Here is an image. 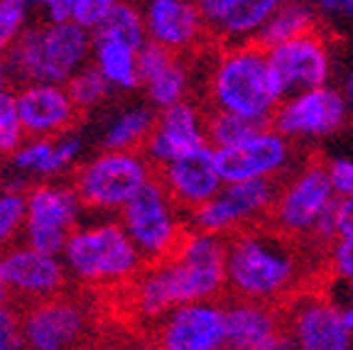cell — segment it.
Instances as JSON below:
<instances>
[{"mask_svg":"<svg viewBox=\"0 0 353 350\" xmlns=\"http://www.w3.org/2000/svg\"><path fill=\"white\" fill-rule=\"evenodd\" d=\"M226 289V238L189 230L170 260L148 265L128 285V309L157 323L174 309L216 301Z\"/></svg>","mask_w":353,"mask_h":350,"instance_id":"6da1fadb","label":"cell"},{"mask_svg":"<svg viewBox=\"0 0 353 350\" xmlns=\"http://www.w3.org/2000/svg\"><path fill=\"white\" fill-rule=\"evenodd\" d=\"M302 250L275 228H245L226 240V287L233 299L270 304L285 301L299 287Z\"/></svg>","mask_w":353,"mask_h":350,"instance_id":"7a4b0ae2","label":"cell"},{"mask_svg":"<svg viewBox=\"0 0 353 350\" xmlns=\"http://www.w3.org/2000/svg\"><path fill=\"white\" fill-rule=\"evenodd\" d=\"M209 103L211 113L272 125L280 99L272 86L265 50L253 42L221 52L209 72Z\"/></svg>","mask_w":353,"mask_h":350,"instance_id":"3957f363","label":"cell"},{"mask_svg":"<svg viewBox=\"0 0 353 350\" xmlns=\"http://www.w3.org/2000/svg\"><path fill=\"white\" fill-rule=\"evenodd\" d=\"M94 34L77 25H30L6 56L12 76L22 83L66 86L83 66L91 64Z\"/></svg>","mask_w":353,"mask_h":350,"instance_id":"277c9868","label":"cell"},{"mask_svg":"<svg viewBox=\"0 0 353 350\" xmlns=\"http://www.w3.org/2000/svg\"><path fill=\"white\" fill-rule=\"evenodd\" d=\"M64 267L69 277L88 287L130 285L143 272V255L116 218L81 223L64 247Z\"/></svg>","mask_w":353,"mask_h":350,"instance_id":"5b68a950","label":"cell"},{"mask_svg":"<svg viewBox=\"0 0 353 350\" xmlns=\"http://www.w3.org/2000/svg\"><path fill=\"white\" fill-rule=\"evenodd\" d=\"M143 152H99L74 172V189L83 208L96 214H123V208L154 179Z\"/></svg>","mask_w":353,"mask_h":350,"instance_id":"8992f818","label":"cell"},{"mask_svg":"<svg viewBox=\"0 0 353 350\" xmlns=\"http://www.w3.org/2000/svg\"><path fill=\"white\" fill-rule=\"evenodd\" d=\"M339 196L329 179L326 162L309 159L297 167L280 186L270 223L277 233L294 243H314V230L319 220L336 206Z\"/></svg>","mask_w":353,"mask_h":350,"instance_id":"52a82bcc","label":"cell"},{"mask_svg":"<svg viewBox=\"0 0 353 350\" xmlns=\"http://www.w3.org/2000/svg\"><path fill=\"white\" fill-rule=\"evenodd\" d=\"M118 220L130 236L132 245L143 255L145 265L170 260L187 236L182 223V208L172 201L157 176L123 208Z\"/></svg>","mask_w":353,"mask_h":350,"instance_id":"ba28073f","label":"cell"},{"mask_svg":"<svg viewBox=\"0 0 353 350\" xmlns=\"http://www.w3.org/2000/svg\"><path fill=\"white\" fill-rule=\"evenodd\" d=\"M83 203L74 184L42 181L28 192L25 245L52 258H61L69 238L81 225Z\"/></svg>","mask_w":353,"mask_h":350,"instance_id":"9c48e42d","label":"cell"},{"mask_svg":"<svg viewBox=\"0 0 353 350\" xmlns=\"http://www.w3.org/2000/svg\"><path fill=\"white\" fill-rule=\"evenodd\" d=\"M351 121L346 96L339 86L314 88L297 93L277 105L272 127L290 143H319L329 140Z\"/></svg>","mask_w":353,"mask_h":350,"instance_id":"30bf717a","label":"cell"},{"mask_svg":"<svg viewBox=\"0 0 353 350\" xmlns=\"http://www.w3.org/2000/svg\"><path fill=\"white\" fill-rule=\"evenodd\" d=\"M270 66L272 86L280 103L297 93L329 86L331 79V50L319 32L304 34L292 42L280 44L265 52Z\"/></svg>","mask_w":353,"mask_h":350,"instance_id":"8fae6325","label":"cell"},{"mask_svg":"<svg viewBox=\"0 0 353 350\" xmlns=\"http://www.w3.org/2000/svg\"><path fill=\"white\" fill-rule=\"evenodd\" d=\"M297 147L282 137L275 127H265L248 143L231 150H216V165L223 184H243V181L272 179L280 181L292 169Z\"/></svg>","mask_w":353,"mask_h":350,"instance_id":"7c38bea8","label":"cell"},{"mask_svg":"<svg viewBox=\"0 0 353 350\" xmlns=\"http://www.w3.org/2000/svg\"><path fill=\"white\" fill-rule=\"evenodd\" d=\"M25 350H77L88 333L86 309L72 296L30 304L20 316Z\"/></svg>","mask_w":353,"mask_h":350,"instance_id":"4fadbf2b","label":"cell"},{"mask_svg":"<svg viewBox=\"0 0 353 350\" xmlns=\"http://www.w3.org/2000/svg\"><path fill=\"white\" fill-rule=\"evenodd\" d=\"M285 326L299 350H353V333L343 323L341 307L321 294L294 299Z\"/></svg>","mask_w":353,"mask_h":350,"instance_id":"5bb4252c","label":"cell"},{"mask_svg":"<svg viewBox=\"0 0 353 350\" xmlns=\"http://www.w3.org/2000/svg\"><path fill=\"white\" fill-rule=\"evenodd\" d=\"M165 350H226V304L201 301L167 313L157 326Z\"/></svg>","mask_w":353,"mask_h":350,"instance_id":"9a60e30c","label":"cell"},{"mask_svg":"<svg viewBox=\"0 0 353 350\" xmlns=\"http://www.w3.org/2000/svg\"><path fill=\"white\" fill-rule=\"evenodd\" d=\"M206 125H209V115H204V110L192 101H184L167 110H157V123L143 154L150 165L162 169L174 159L206 147L209 145Z\"/></svg>","mask_w":353,"mask_h":350,"instance_id":"2e32d148","label":"cell"},{"mask_svg":"<svg viewBox=\"0 0 353 350\" xmlns=\"http://www.w3.org/2000/svg\"><path fill=\"white\" fill-rule=\"evenodd\" d=\"M15 105L28 137L57 140L77 125L79 108L66 86L57 83H22L15 93Z\"/></svg>","mask_w":353,"mask_h":350,"instance_id":"e0dca14e","label":"cell"},{"mask_svg":"<svg viewBox=\"0 0 353 350\" xmlns=\"http://www.w3.org/2000/svg\"><path fill=\"white\" fill-rule=\"evenodd\" d=\"M157 179L162 181L172 201L187 214L216 198L226 186L219 174L216 150L211 145L165 165L157 172Z\"/></svg>","mask_w":353,"mask_h":350,"instance_id":"ac0fdd59","label":"cell"},{"mask_svg":"<svg viewBox=\"0 0 353 350\" xmlns=\"http://www.w3.org/2000/svg\"><path fill=\"white\" fill-rule=\"evenodd\" d=\"M148 42L165 47L172 54H187L206 37L199 3L189 0H150L143 6Z\"/></svg>","mask_w":353,"mask_h":350,"instance_id":"d6986e66","label":"cell"},{"mask_svg":"<svg viewBox=\"0 0 353 350\" xmlns=\"http://www.w3.org/2000/svg\"><path fill=\"white\" fill-rule=\"evenodd\" d=\"M3 255H6V274L12 296H20L30 304L61 296L69 277L61 258L37 252L25 243Z\"/></svg>","mask_w":353,"mask_h":350,"instance_id":"ffe728a7","label":"cell"},{"mask_svg":"<svg viewBox=\"0 0 353 350\" xmlns=\"http://www.w3.org/2000/svg\"><path fill=\"white\" fill-rule=\"evenodd\" d=\"M277 8H280L277 0H201L199 3L206 32L226 42V47L253 44Z\"/></svg>","mask_w":353,"mask_h":350,"instance_id":"44dd1931","label":"cell"},{"mask_svg":"<svg viewBox=\"0 0 353 350\" xmlns=\"http://www.w3.org/2000/svg\"><path fill=\"white\" fill-rule=\"evenodd\" d=\"M138 61L140 88H145V96L154 110H167L187 101L192 76H189V66L184 64L182 56L148 42L140 50Z\"/></svg>","mask_w":353,"mask_h":350,"instance_id":"7402d4cb","label":"cell"},{"mask_svg":"<svg viewBox=\"0 0 353 350\" xmlns=\"http://www.w3.org/2000/svg\"><path fill=\"white\" fill-rule=\"evenodd\" d=\"M285 329V316L270 304L231 299L226 304V348L263 350Z\"/></svg>","mask_w":353,"mask_h":350,"instance_id":"603a6c76","label":"cell"},{"mask_svg":"<svg viewBox=\"0 0 353 350\" xmlns=\"http://www.w3.org/2000/svg\"><path fill=\"white\" fill-rule=\"evenodd\" d=\"M154 123L157 110L150 103H135L118 110L103 130V152H145Z\"/></svg>","mask_w":353,"mask_h":350,"instance_id":"cb8c5ba5","label":"cell"},{"mask_svg":"<svg viewBox=\"0 0 353 350\" xmlns=\"http://www.w3.org/2000/svg\"><path fill=\"white\" fill-rule=\"evenodd\" d=\"M140 52L116 39L94 37L91 64L105 76V81L118 91L140 88Z\"/></svg>","mask_w":353,"mask_h":350,"instance_id":"d4e9b609","label":"cell"},{"mask_svg":"<svg viewBox=\"0 0 353 350\" xmlns=\"http://www.w3.org/2000/svg\"><path fill=\"white\" fill-rule=\"evenodd\" d=\"M316 20H319V12L309 3H280L275 15L265 22V28L260 30L255 44L265 52L275 50L280 44H287L292 42V39L304 37V34L316 32Z\"/></svg>","mask_w":353,"mask_h":350,"instance_id":"484cf974","label":"cell"},{"mask_svg":"<svg viewBox=\"0 0 353 350\" xmlns=\"http://www.w3.org/2000/svg\"><path fill=\"white\" fill-rule=\"evenodd\" d=\"M94 37L103 39H116L123 42L132 50H143L148 44V30H145V17L143 8L132 6V3H121L116 0V6L110 10L108 20L103 22V28L94 34Z\"/></svg>","mask_w":353,"mask_h":350,"instance_id":"4316f807","label":"cell"},{"mask_svg":"<svg viewBox=\"0 0 353 350\" xmlns=\"http://www.w3.org/2000/svg\"><path fill=\"white\" fill-rule=\"evenodd\" d=\"M28 225V194L20 189H0V252L12 250L25 238Z\"/></svg>","mask_w":353,"mask_h":350,"instance_id":"83f0119b","label":"cell"},{"mask_svg":"<svg viewBox=\"0 0 353 350\" xmlns=\"http://www.w3.org/2000/svg\"><path fill=\"white\" fill-rule=\"evenodd\" d=\"M265 127L270 125H260V123L245 121V118H238V115H228V113H211L206 132H209V145L214 150H231L243 143H248L250 137H255Z\"/></svg>","mask_w":353,"mask_h":350,"instance_id":"f1b7e54d","label":"cell"},{"mask_svg":"<svg viewBox=\"0 0 353 350\" xmlns=\"http://www.w3.org/2000/svg\"><path fill=\"white\" fill-rule=\"evenodd\" d=\"M66 91L72 96L79 113H86V110H94L99 105H103L110 99L113 86L105 81V76L94 64H86L72 81L66 83Z\"/></svg>","mask_w":353,"mask_h":350,"instance_id":"f546056e","label":"cell"},{"mask_svg":"<svg viewBox=\"0 0 353 350\" xmlns=\"http://www.w3.org/2000/svg\"><path fill=\"white\" fill-rule=\"evenodd\" d=\"M30 3L25 0H0V56H8L10 50L30 28Z\"/></svg>","mask_w":353,"mask_h":350,"instance_id":"4dcf8cb0","label":"cell"},{"mask_svg":"<svg viewBox=\"0 0 353 350\" xmlns=\"http://www.w3.org/2000/svg\"><path fill=\"white\" fill-rule=\"evenodd\" d=\"M25 140H28V132H25L20 113H17L15 96L8 93L0 99V154L12 157L25 145Z\"/></svg>","mask_w":353,"mask_h":350,"instance_id":"1f68e13d","label":"cell"},{"mask_svg":"<svg viewBox=\"0 0 353 350\" xmlns=\"http://www.w3.org/2000/svg\"><path fill=\"white\" fill-rule=\"evenodd\" d=\"M54 140H39V137H28L25 145L10 157V165L17 174H34L42 176V169L52 154Z\"/></svg>","mask_w":353,"mask_h":350,"instance_id":"d6a6232c","label":"cell"},{"mask_svg":"<svg viewBox=\"0 0 353 350\" xmlns=\"http://www.w3.org/2000/svg\"><path fill=\"white\" fill-rule=\"evenodd\" d=\"M83 150V140L79 135H64V137H57L54 145H52V154L47 159V165L42 169V179H54V176L64 174L69 167L74 165L79 159Z\"/></svg>","mask_w":353,"mask_h":350,"instance_id":"836d02e7","label":"cell"},{"mask_svg":"<svg viewBox=\"0 0 353 350\" xmlns=\"http://www.w3.org/2000/svg\"><path fill=\"white\" fill-rule=\"evenodd\" d=\"M116 0H72V25L83 32L96 34L108 20Z\"/></svg>","mask_w":353,"mask_h":350,"instance_id":"e575fe53","label":"cell"},{"mask_svg":"<svg viewBox=\"0 0 353 350\" xmlns=\"http://www.w3.org/2000/svg\"><path fill=\"white\" fill-rule=\"evenodd\" d=\"M329 179L339 198L353 196V157H334L326 162Z\"/></svg>","mask_w":353,"mask_h":350,"instance_id":"d590c367","label":"cell"},{"mask_svg":"<svg viewBox=\"0 0 353 350\" xmlns=\"http://www.w3.org/2000/svg\"><path fill=\"white\" fill-rule=\"evenodd\" d=\"M329 267L343 282H353V238H339L329 247Z\"/></svg>","mask_w":353,"mask_h":350,"instance_id":"8d00e7d4","label":"cell"},{"mask_svg":"<svg viewBox=\"0 0 353 350\" xmlns=\"http://www.w3.org/2000/svg\"><path fill=\"white\" fill-rule=\"evenodd\" d=\"M0 350H25L20 331V316L10 307L0 309Z\"/></svg>","mask_w":353,"mask_h":350,"instance_id":"74e56055","label":"cell"},{"mask_svg":"<svg viewBox=\"0 0 353 350\" xmlns=\"http://www.w3.org/2000/svg\"><path fill=\"white\" fill-rule=\"evenodd\" d=\"M42 20L50 25H72V0H47L42 3Z\"/></svg>","mask_w":353,"mask_h":350,"instance_id":"f35d334b","label":"cell"},{"mask_svg":"<svg viewBox=\"0 0 353 350\" xmlns=\"http://www.w3.org/2000/svg\"><path fill=\"white\" fill-rule=\"evenodd\" d=\"M319 17L331 20H353V0H321L314 3Z\"/></svg>","mask_w":353,"mask_h":350,"instance_id":"ab89813d","label":"cell"},{"mask_svg":"<svg viewBox=\"0 0 353 350\" xmlns=\"http://www.w3.org/2000/svg\"><path fill=\"white\" fill-rule=\"evenodd\" d=\"M336 230H339V238H353V196L351 198H339V203H336Z\"/></svg>","mask_w":353,"mask_h":350,"instance_id":"60d3db41","label":"cell"},{"mask_svg":"<svg viewBox=\"0 0 353 350\" xmlns=\"http://www.w3.org/2000/svg\"><path fill=\"white\" fill-rule=\"evenodd\" d=\"M263 350H299V348H297V343H294L292 333H290V331H287V326H285V329H282L280 333L270 340V343L265 345Z\"/></svg>","mask_w":353,"mask_h":350,"instance_id":"b9f144b4","label":"cell"},{"mask_svg":"<svg viewBox=\"0 0 353 350\" xmlns=\"http://www.w3.org/2000/svg\"><path fill=\"white\" fill-rule=\"evenodd\" d=\"M10 296H12V291H10V285H8V274H6V255L0 252V309L8 307Z\"/></svg>","mask_w":353,"mask_h":350,"instance_id":"7bdbcfd3","label":"cell"},{"mask_svg":"<svg viewBox=\"0 0 353 350\" xmlns=\"http://www.w3.org/2000/svg\"><path fill=\"white\" fill-rule=\"evenodd\" d=\"M343 96H346V103H348V113H351V121H353V69H348V74L343 76Z\"/></svg>","mask_w":353,"mask_h":350,"instance_id":"ee69618b","label":"cell"},{"mask_svg":"<svg viewBox=\"0 0 353 350\" xmlns=\"http://www.w3.org/2000/svg\"><path fill=\"white\" fill-rule=\"evenodd\" d=\"M8 79H10V66H8V59L6 56H0V99L8 96Z\"/></svg>","mask_w":353,"mask_h":350,"instance_id":"f6af8a7d","label":"cell"},{"mask_svg":"<svg viewBox=\"0 0 353 350\" xmlns=\"http://www.w3.org/2000/svg\"><path fill=\"white\" fill-rule=\"evenodd\" d=\"M128 350H165L157 340H148V343H132Z\"/></svg>","mask_w":353,"mask_h":350,"instance_id":"bcb514c9","label":"cell"},{"mask_svg":"<svg viewBox=\"0 0 353 350\" xmlns=\"http://www.w3.org/2000/svg\"><path fill=\"white\" fill-rule=\"evenodd\" d=\"M346 304H351L353 307V282H348V301Z\"/></svg>","mask_w":353,"mask_h":350,"instance_id":"7dc6e473","label":"cell"},{"mask_svg":"<svg viewBox=\"0 0 353 350\" xmlns=\"http://www.w3.org/2000/svg\"><path fill=\"white\" fill-rule=\"evenodd\" d=\"M226 350H231V348H226Z\"/></svg>","mask_w":353,"mask_h":350,"instance_id":"c3c4849f","label":"cell"}]
</instances>
